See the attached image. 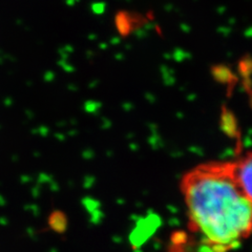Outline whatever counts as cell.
Masks as SVG:
<instances>
[{"label":"cell","mask_w":252,"mask_h":252,"mask_svg":"<svg viewBox=\"0 0 252 252\" xmlns=\"http://www.w3.org/2000/svg\"><path fill=\"white\" fill-rule=\"evenodd\" d=\"M188 228L206 252H229L252 236V201L233 161L196 165L181 179Z\"/></svg>","instance_id":"cell-1"},{"label":"cell","mask_w":252,"mask_h":252,"mask_svg":"<svg viewBox=\"0 0 252 252\" xmlns=\"http://www.w3.org/2000/svg\"><path fill=\"white\" fill-rule=\"evenodd\" d=\"M146 23V17L138 12L120 10L114 16V27L117 34L122 38H128L143 28Z\"/></svg>","instance_id":"cell-2"},{"label":"cell","mask_w":252,"mask_h":252,"mask_svg":"<svg viewBox=\"0 0 252 252\" xmlns=\"http://www.w3.org/2000/svg\"><path fill=\"white\" fill-rule=\"evenodd\" d=\"M233 162L238 182L244 193L252 201V152L246 153Z\"/></svg>","instance_id":"cell-3"},{"label":"cell","mask_w":252,"mask_h":252,"mask_svg":"<svg viewBox=\"0 0 252 252\" xmlns=\"http://www.w3.org/2000/svg\"><path fill=\"white\" fill-rule=\"evenodd\" d=\"M210 73L212 78H214L218 83L229 86L230 89L238 82V78L233 74L231 68L225 64H217L211 66Z\"/></svg>","instance_id":"cell-4"},{"label":"cell","mask_w":252,"mask_h":252,"mask_svg":"<svg viewBox=\"0 0 252 252\" xmlns=\"http://www.w3.org/2000/svg\"><path fill=\"white\" fill-rule=\"evenodd\" d=\"M220 122H222V127L225 129L227 133H234L236 130V123H235V117L230 112L229 109L223 107L222 116H220Z\"/></svg>","instance_id":"cell-5"},{"label":"cell","mask_w":252,"mask_h":252,"mask_svg":"<svg viewBox=\"0 0 252 252\" xmlns=\"http://www.w3.org/2000/svg\"><path fill=\"white\" fill-rule=\"evenodd\" d=\"M238 72L244 80L250 79L252 76V56L246 55L238 63Z\"/></svg>","instance_id":"cell-6"},{"label":"cell","mask_w":252,"mask_h":252,"mask_svg":"<svg viewBox=\"0 0 252 252\" xmlns=\"http://www.w3.org/2000/svg\"><path fill=\"white\" fill-rule=\"evenodd\" d=\"M249 94H250V105H251V107H252V92L249 93Z\"/></svg>","instance_id":"cell-7"}]
</instances>
